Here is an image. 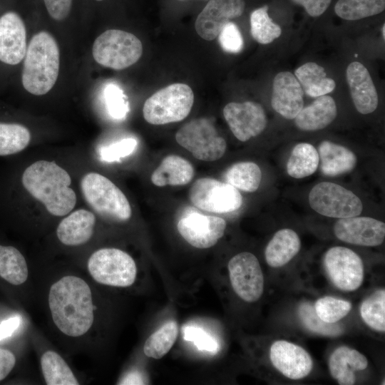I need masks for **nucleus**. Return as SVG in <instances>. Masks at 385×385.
<instances>
[{
	"label": "nucleus",
	"instance_id": "1",
	"mask_svg": "<svg viewBox=\"0 0 385 385\" xmlns=\"http://www.w3.org/2000/svg\"><path fill=\"white\" fill-rule=\"evenodd\" d=\"M48 305L55 325L67 336H82L93 325L91 290L81 277L68 275L53 283L48 293Z\"/></svg>",
	"mask_w": 385,
	"mask_h": 385
},
{
	"label": "nucleus",
	"instance_id": "2",
	"mask_svg": "<svg viewBox=\"0 0 385 385\" xmlns=\"http://www.w3.org/2000/svg\"><path fill=\"white\" fill-rule=\"evenodd\" d=\"M22 183L53 215H66L76 205L70 175L53 161L38 160L30 165L23 173Z\"/></svg>",
	"mask_w": 385,
	"mask_h": 385
},
{
	"label": "nucleus",
	"instance_id": "3",
	"mask_svg": "<svg viewBox=\"0 0 385 385\" xmlns=\"http://www.w3.org/2000/svg\"><path fill=\"white\" fill-rule=\"evenodd\" d=\"M22 84L30 93L42 96L55 85L59 73L60 53L57 42L48 32L35 34L26 48Z\"/></svg>",
	"mask_w": 385,
	"mask_h": 385
},
{
	"label": "nucleus",
	"instance_id": "4",
	"mask_svg": "<svg viewBox=\"0 0 385 385\" xmlns=\"http://www.w3.org/2000/svg\"><path fill=\"white\" fill-rule=\"evenodd\" d=\"M87 203L103 218L113 222L128 220L132 215L125 194L111 180L97 173H89L81 182Z\"/></svg>",
	"mask_w": 385,
	"mask_h": 385
},
{
	"label": "nucleus",
	"instance_id": "5",
	"mask_svg": "<svg viewBox=\"0 0 385 385\" xmlns=\"http://www.w3.org/2000/svg\"><path fill=\"white\" fill-rule=\"evenodd\" d=\"M193 103L194 93L188 85L173 83L145 101L143 118L148 123L157 125L181 121L190 113Z\"/></svg>",
	"mask_w": 385,
	"mask_h": 385
},
{
	"label": "nucleus",
	"instance_id": "6",
	"mask_svg": "<svg viewBox=\"0 0 385 385\" xmlns=\"http://www.w3.org/2000/svg\"><path fill=\"white\" fill-rule=\"evenodd\" d=\"M94 60L100 65L122 70L135 63L143 53L140 39L131 33L110 29L95 40L93 49Z\"/></svg>",
	"mask_w": 385,
	"mask_h": 385
},
{
	"label": "nucleus",
	"instance_id": "7",
	"mask_svg": "<svg viewBox=\"0 0 385 385\" xmlns=\"http://www.w3.org/2000/svg\"><path fill=\"white\" fill-rule=\"evenodd\" d=\"M88 270L97 282L115 287L131 286L137 276L133 257L117 248H102L93 252L88 260Z\"/></svg>",
	"mask_w": 385,
	"mask_h": 385
},
{
	"label": "nucleus",
	"instance_id": "8",
	"mask_svg": "<svg viewBox=\"0 0 385 385\" xmlns=\"http://www.w3.org/2000/svg\"><path fill=\"white\" fill-rule=\"evenodd\" d=\"M175 140L195 158L202 161L221 158L227 148L225 140L207 118H195L184 124L177 131Z\"/></svg>",
	"mask_w": 385,
	"mask_h": 385
},
{
	"label": "nucleus",
	"instance_id": "9",
	"mask_svg": "<svg viewBox=\"0 0 385 385\" xmlns=\"http://www.w3.org/2000/svg\"><path fill=\"white\" fill-rule=\"evenodd\" d=\"M310 207L329 217L345 218L359 215L363 210L361 199L352 191L331 182H321L309 194Z\"/></svg>",
	"mask_w": 385,
	"mask_h": 385
},
{
	"label": "nucleus",
	"instance_id": "10",
	"mask_svg": "<svg viewBox=\"0 0 385 385\" xmlns=\"http://www.w3.org/2000/svg\"><path fill=\"white\" fill-rule=\"evenodd\" d=\"M189 198L196 207L215 213L231 212L242 205L238 189L211 178L196 180L189 190Z\"/></svg>",
	"mask_w": 385,
	"mask_h": 385
},
{
	"label": "nucleus",
	"instance_id": "11",
	"mask_svg": "<svg viewBox=\"0 0 385 385\" xmlns=\"http://www.w3.org/2000/svg\"><path fill=\"white\" fill-rule=\"evenodd\" d=\"M229 278L235 293L246 302H255L264 292V276L257 257L242 252L233 256L227 265Z\"/></svg>",
	"mask_w": 385,
	"mask_h": 385
},
{
	"label": "nucleus",
	"instance_id": "12",
	"mask_svg": "<svg viewBox=\"0 0 385 385\" xmlns=\"http://www.w3.org/2000/svg\"><path fill=\"white\" fill-rule=\"evenodd\" d=\"M324 264L332 282L342 291L357 289L364 278L362 260L352 250L336 246L325 253Z\"/></svg>",
	"mask_w": 385,
	"mask_h": 385
},
{
	"label": "nucleus",
	"instance_id": "13",
	"mask_svg": "<svg viewBox=\"0 0 385 385\" xmlns=\"http://www.w3.org/2000/svg\"><path fill=\"white\" fill-rule=\"evenodd\" d=\"M177 229L191 246L197 249H207L215 245L222 237L226 222L220 217L193 211L184 215L178 220Z\"/></svg>",
	"mask_w": 385,
	"mask_h": 385
},
{
	"label": "nucleus",
	"instance_id": "14",
	"mask_svg": "<svg viewBox=\"0 0 385 385\" xmlns=\"http://www.w3.org/2000/svg\"><path fill=\"white\" fill-rule=\"evenodd\" d=\"M223 115L232 134L242 142L260 135L267 123L262 106L254 101L229 103L223 108Z\"/></svg>",
	"mask_w": 385,
	"mask_h": 385
},
{
	"label": "nucleus",
	"instance_id": "15",
	"mask_svg": "<svg viewBox=\"0 0 385 385\" xmlns=\"http://www.w3.org/2000/svg\"><path fill=\"white\" fill-rule=\"evenodd\" d=\"M245 8V0H208L197 16L195 31L202 38L212 41L231 19L243 14Z\"/></svg>",
	"mask_w": 385,
	"mask_h": 385
},
{
	"label": "nucleus",
	"instance_id": "16",
	"mask_svg": "<svg viewBox=\"0 0 385 385\" xmlns=\"http://www.w3.org/2000/svg\"><path fill=\"white\" fill-rule=\"evenodd\" d=\"M335 236L342 242L365 247L378 246L385 237V224L369 217L339 218L334 226Z\"/></svg>",
	"mask_w": 385,
	"mask_h": 385
},
{
	"label": "nucleus",
	"instance_id": "17",
	"mask_svg": "<svg viewBox=\"0 0 385 385\" xmlns=\"http://www.w3.org/2000/svg\"><path fill=\"white\" fill-rule=\"evenodd\" d=\"M270 358L277 371L293 380L306 377L313 368V361L309 353L302 346L285 340L272 343Z\"/></svg>",
	"mask_w": 385,
	"mask_h": 385
},
{
	"label": "nucleus",
	"instance_id": "18",
	"mask_svg": "<svg viewBox=\"0 0 385 385\" xmlns=\"http://www.w3.org/2000/svg\"><path fill=\"white\" fill-rule=\"evenodd\" d=\"M26 51V32L20 16L8 11L0 18V61L9 65L19 63Z\"/></svg>",
	"mask_w": 385,
	"mask_h": 385
},
{
	"label": "nucleus",
	"instance_id": "19",
	"mask_svg": "<svg viewBox=\"0 0 385 385\" xmlns=\"http://www.w3.org/2000/svg\"><path fill=\"white\" fill-rule=\"evenodd\" d=\"M272 108L286 119H294L304 107V92L295 76L281 71L274 78L271 98Z\"/></svg>",
	"mask_w": 385,
	"mask_h": 385
},
{
	"label": "nucleus",
	"instance_id": "20",
	"mask_svg": "<svg viewBox=\"0 0 385 385\" xmlns=\"http://www.w3.org/2000/svg\"><path fill=\"white\" fill-rule=\"evenodd\" d=\"M346 74L356 111L364 115L373 113L377 108L379 98L367 68L360 62L354 61L347 66Z\"/></svg>",
	"mask_w": 385,
	"mask_h": 385
},
{
	"label": "nucleus",
	"instance_id": "21",
	"mask_svg": "<svg viewBox=\"0 0 385 385\" xmlns=\"http://www.w3.org/2000/svg\"><path fill=\"white\" fill-rule=\"evenodd\" d=\"M95 224L96 216L92 212L79 209L61 220L57 227L56 235L65 245H83L92 237Z\"/></svg>",
	"mask_w": 385,
	"mask_h": 385
},
{
	"label": "nucleus",
	"instance_id": "22",
	"mask_svg": "<svg viewBox=\"0 0 385 385\" xmlns=\"http://www.w3.org/2000/svg\"><path fill=\"white\" fill-rule=\"evenodd\" d=\"M337 115L334 98L324 95L317 97L310 105L303 107L294 118L296 126L303 131H317L331 124Z\"/></svg>",
	"mask_w": 385,
	"mask_h": 385
},
{
	"label": "nucleus",
	"instance_id": "23",
	"mask_svg": "<svg viewBox=\"0 0 385 385\" xmlns=\"http://www.w3.org/2000/svg\"><path fill=\"white\" fill-rule=\"evenodd\" d=\"M367 366L368 361L365 356L345 346L337 348L329 359L330 374L340 385L354 384V371L364 370Z\"/></svg>",
	"mask_w": 385,
	"mask_h": 385
},
{
	"label": "nucleus",
	"instance_id": "24",
	"mask_svg": "<svg viewBox=\"0 0 385 385\" xmlns=\"http://www.w3.org/2000/svg\"><path fill=\"white\" fill-rule=\"evenodd\" d=\"M322 173L337 176L351 171L356 164V156L347 148L329 140H323L318 148Z\"/></svg>",
	"mask_w": 385,
	"mask_h": 385
},
{
	"label": "nucleus",
	"instance_id": "25",
	"mask_svg": "<svg viewBox=\"0 0 385 385\" xmlns=\"http://www.w3.org/2000/svg\"><path fill=\"white\" fill-rule=\"evenodd\" d=\"M194 173V168L188 160L177 155H169L163 159L150 179L158 187L184 185L192 180Z\"/></svg>",
	"mask_w": 385,
	"mask_h": 385
},
{
	"label": "nucleus",
	"instance_id": "26",
	"mask_svg": "<svg viewBox=\"0 0 385 385\" xmlns=\"http://www.w3.org/2000/svg\"><path fill=\"white\" fill-rule=\"evenodd\" d=\"M300 248L301 240L295 231L289 228L279 230L265 248L266 262L272 267H282L297 255Z\"/></svg>",
	"mask_w": 385,
	"mask_h": 385
},
{
	"label": "nucleus",
	"instance_id": "27",
	"mask_svg": "<svg viewBox=\"0 0 385 385\" xmlns=\"http://www.w3.org/2000/svg\"><path fill=\"white\" fill-rule=\"evenodd\" d=\"M302 90L310 97H319L332 92L335 81L327 76L324 68L314 62H307L294 71Z\"/></svg>",
	"mask_w": 385,
	"mask_h": 385
},
{
	"label": "nucleus",
	"instance_id": "28",
	"mask_svg": "<svg viewBox=\"0 0 385 385\" xmlns=\"http://www.w3.org/2000/svg\"><path fill=\"white\" fill-rule=\"evenodd\" d=\"M319 163L317 149L310 143H300L292 150L287 163V172L292 178H304L316 172Z\"/></svg>",
	"mask_w": 385,
	"mask_h": 385
},
{
	"label": "nucleus",
	"instance_id": "29",
	"mask_svg": "<svg viewBox=\"0 0 385 385\" xmlns=\"http://www.w3.org/2000/svg\"><path fill=\"white\" fill-rule=\"evenodd\" d=\"M29 275L26 260L12 246L0 245V277L14 285L24 283Z\"/></svg>",
	"mask_w": 385,
	"mask_h": 385
},
{
	"label": "nucleus",
	"instance_id": "30",
	"mask_svg": "<svg viewBox=\"0 0 385 385\" xmlns=\"http://www.w3.org/2000/svg\"><path fill=\"white\" fill-rule=\"evenodd\" d=\"M41 366L48 385L79 384L69 366L56 351L44 352L41 358Z\"/></svg>",
	"mask_w": 385,
	"mask_h": 385
},
{
	"label": "nucleus",
	"instance_id": "31",
	"mask_svg": "<svg viewBox=\"0 0 385 385\" xmlns=\"http://www.w3.org/2000/svg\"><path fill=\"white\" fill-rule=\"evenodd\" d=\"M226 183L245 192L256 191L261 183L262 172L257 164L246 161L231 165L225 174Z\"/></svg>",
	"mask_w": 385,
	"mask_h": 385
},
{
	"label": "nucleus",
	"instance_id": "32",
	"mask_svg": "<svg viewBox=\"0 0 385 385\" xmlns=\"http://www.w3.org/2000/svg\"><path fill=\"white\" fill-rule=\"evenodd\" d=\"M178 325L174 320L168 321L146 339L143 352L149 358L159 359L166 355L177 339Z\"/></svg>",
	"mask_w": 385,
	"mask_h": 385
},
{
	"label": "nucleus",
	"instance_id": "33",
	"mask_svg": "<svg viewBox=\"0 0 385 385\" xmlns=\"http://www.w3.org/2000/svg\"><path fill=\"white\" fill-rule=\"evenodd\" d=\"M384 9L385 0H339L334 6L335 14L348 21L375 16Z\"/></svg>",
	"mask_w": 385,
	"mask_h": 385
},
{
	"label": "nucleus",
	"instance_id": "34",
	"mask_svg": "<svg viewBox=\"0 0 385 385\" xmlns=\"http://www.w3.org/2000/svg\"><path fill=\"white\" fill-rule=\"evenodd\" d=\"M30 140V132L25 126L16 123H0V156L23 150Z\"/></svg>",
	"mask_w": 385,
	"mask_h": 385
},
{
	"label": "nucleus",
	"instance_id": "35",
	"mask_svg": "<svg viewBox=\"0 0 385 385\" xmlns=\"http://www.w3.org/2000/svg\"><path fill=\"white\" fill-rule=\"evenodd\" d=\"M250 21L251 35L259 43H270L281 36L282 29L270 17L267 6L254 10Z\"/></svg>",
	"mask_w": 385,
	"mask_h": 385
},
{
	"label": "nucleus",
	"instance_id": "36",
	"mask_svg": "<svg viewBox=\"0 0 385 385\" xmlns=\"http://www.w3.org/2000/svg\"><path fill=\"white\" fill-rule=\"evenodd\" d=\"M360 314L365 324L372 329L385 331V290L375 291L361 304Z\"/></svg>",
	"mask_w": 385,
	"mask_h": 385
},
{
	"label": "nucleus",
	"instance_id": "37",
	"mask_svg": "<svg viewBox=\"0 0 385 385\" xmlns=\"http://www.w3.org/2000/svg\"><path fill=\"white\" fill-rule=\"evenodd\" d=\"M317 316L327 323H337L346 316L351 309L349 301L330 296L319 298L314 304Z\"/></svg>",
	"mask_w": 385,
	"mask_h": 385
},
{
	"label": "nucleus",
	"instance_id": "38",
	"mask_svg": "<svg viewBox=\"0 0 385 385\" xmlns=\"http://www.w3.org/2000/svg\"><path fill=\"white\" fill-rule=\"evenodd\" d=\"M298 312L304 324L314 332L326 336H337L342 332V328L339 324L322 321L317 316L314 308L308 302L302 303Z\"/></svg>",
	"mask_w": 385,
	"mask_h": 385
},
{
	"label": "nucleus",
	"instance_id": "39",
	"mask_svg": "<svg viewBox=\"0 0 385 385\" xmlns=\"http://www.w3.org/2000/svg\"><path fill=\"white\" fill-rule=\"evenodd\" d=\"M104 99L110 115L123 120L129 111V104L123 91L115 83H108L104 89Z\"/></svg>",
	"mask_w": 385,
	"mask_h": 385
},
{
	"label": "nucleus",
	"instance_id": "40",
	"mask_svg": "<svg viewBox=\"0 0 385 385\" xmlns=\"http://www.w3.org/2000/svg\"><path fill=\"white\" fill-rule=\"evenodd\" d=\"M137 147V140L132 138L122 139L99 149V155L106 162L118 161L132 154Z\"/></svg>",
	"mask_w": 385,
	"mask_h": 385
},
{
	"label": "nucleus",
	"instance_id": "41",
	"mask_svg": "<svg viewBox=\"0 0 385 385\" xmlns=\"http://www.w3.org/2000/svg\"><path fill=\"white\" fill-rule=\"evenodd\" d=\"M219 42L223 51L230 53H238L244 47L242 36L237 26L228 22L218 35Z\"/></svg>",
	"mask_w": 385,
	"mask_h": 385
},
{
	"label": "nucleus",
	"instance_id": "42",
	"mask_svg": "<svg viewBox=\"0 0 385 385\" xmlns=\"http://www.w3.org/2000/svg\"><path fill=\"white\" fill-rule=\"evenodd\" d=\"M183 333L185 339L193 342L200 349L215 353L219 349L216 339L200 327L186 326Z\"/></svg>",
	"mask_w": 385,
	"mask_h": 385
},
{
	"label": "nucleus",
	"instance_id": "43",
	"mask_svg": "<svg viewBox=\"0 0 385 385\" xmlns=\"http://www.w3.org/2000/svg\"><path fill=\"white\" fill-rule=\"evenodd\" d=\"M73 0H43L50 16L56 20L65 19L69 14Z\"/></svg>",
	"mask_w": 385,
	"mask_h": 385
},
{
	"label": "nucleus",
	"instance_id": "44",
	"mask_svg": "<svg viewBox=\"0 0 385 385\" xmlns=\"http://www.w3.org/2000/svg\"><path fill=\"white\" fill-rule=\"evenodd\" d=\"M292 3L302 6L308 15L318 17L323 14L329 6L332 0H290Z\"/></svg>",
	"mask_w": 385,
	"mask_h": 385
},
{
	"label": "nucleus",
	"instance_id": "45",
	"mask_svg": "<svg viewBox=\"0 0 385 385\" xmlns=\"http://www.w3.org/2000/svg\"><path fill=\"white\" fill-rule=\"evenodd\" d=\"M16 364V357L9 350L0 348V381L12 371Z\"/></svg>",
	"mask_w": 385,
	"mask_h": 385
},
{
	"label": "nucleus",
	"instance_id": "46",
	"mask_svg": "<svg viewBox=\"0 0 385 385\" xmlns=\"http://www.w3.org/2000/svg\"><path fill=\"white\" fill-rule=\"evenodd\" d=\"M21 322L20 316H14L0 324V341L9 337L19 328Z\"/></svg>",
	"mask_w": 385,
	"mask_h": 385
},
{
	"label": "nucleus",
	"instance_id": "47",
	"mask_svg": "<svg viewBox=\"0 0 385 385\" xmlns=\"http://www.w3.org/2000/svg\"><path fill=\"white\" fill-rule=\"evenodd\" d=\"M145 380L143 374L137 370L128 372L119 381L118 384H145Z\"/></svg>",
	"mask_w": 385,
	"mask_h": 385
},
{
	"label": "nucleus",
	"instance_id": "48",
	"mask_svg": "<svg viewBox=\"0 0 385 385\" xmlns=\"http://www.w3.org/2000/svg\"><path fill=\"white\" fill-rule=\"evenodd\" d=\"M381 34H382L383 38L384 39L385 38V25L384 24H383V26H382Z\"/></svg>",
	"mask_w": 385,
	"mask_h": 385
},
{
	"label": "nucleus",
	"instance_id": "49",
	"mask_svg": "<svg viewBox=\"0 0 385 385\" xmlns=\"http://www.w3.org/2000/svg\"><path fill=\"white\" fill-rule=\"evenodd\" d=\"M178 1H185V0H178ZM200 1H207L208 0H200Z\"/></svg>",
	"mask_w": 385,
	"mask_h": 385
},
{
	"label": "nucleus",
	"instance_id": "50",
	"mask_svg": "<svg viewBox=\"0 0 385 385\" xmlns=\"http://www.w3.org/2000/svg\"><path fill=\"white\" fill-rule=\"evenodd\" d=\"M96 1H103V0H96Z\"/></svg>",
	"mask_w": 385,
	"mask_h": 385
}]
</instances>
